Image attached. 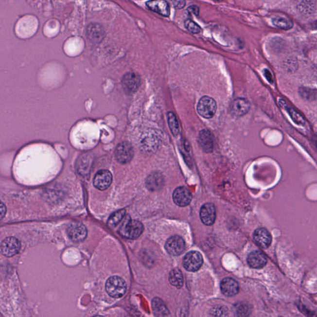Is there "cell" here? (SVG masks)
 I'll return each instance as SVG.
<instances>
[{"label":"cell","instance_id":"6da1fadb","mask_svg":"<svg viewBox=\"0 0 317 317\" xmlns=\"http://www.w3.org/2000/svg\"><path fill=\"white\" fill-rule=\"evenodd\" d=\"M144 227L141 223L136 220H131L127 217L120 228L119 232L122 236L129 239H136L143 232Z\"/></svg>","mask_w":317,"mask_h":317},{"label":"cell","instance_id":"7a4b0ae2","mask_svg":"<svg viewBox=\"0 0 317 317\" xmlns=\"http://www.w3.org/2000/svg\"><path fill=\"white\" fill-rule=\"evenodd\" d=\"M106 289L108 295L112 298H121L126 293V282L119 276H112L106 282Z\"/></svg>","mask_w":317,"mask_h":317},{"label":"cell","instance_id":"3957f363","mask_svg":"<svg viewBox=\"0 0 317 317\" xmlns=\"http://www.w3.org/2000/svg\"><path fill=\"white\" fill-rule=\"evenodd\" d=\"M217 104L211 97L204 96L199 101L197 105V112L205 119H211L216 114Z\"/></svg>","mask_w":317,"mask_h":317},{"label":"cell","instance_id":"277c9868","mask_svg":"<svg viewBox=\"0 0 317 317\" xmlns=\"http://www.w3.org/2000/svg\"><path fill=\"white\" fill-rule=\"evenodd\" d=\"M203 259L201 253L192 251L187 253L183 259V264L187 271L194 272L202 266Z\"/></svg>","mask_w":317,"mask_h":317},{"label":"cell","instance_id":"5b68a950","mask_svg":"<svg viewBox=\"0 0 317 317\" xmlns=\"http://www.w3.org/2000/svg\"><path fill=\"white\" fill-rule=\"evenodd\" d=\"M115 156L118 162L121 164H126L132 159L134 156V151L132 146L129 142H121L115 149Z\"/></svg>","mask_w":317,"mask_h":317},{"label":"cell","instance_id":"8992f818","mask_svg":"<svg viewBox=\"0 0 317 317\" xmlns=\"http://www.w3.org/2000/svg\"><path fill=\"white\" fill-rule=\"evenodd\" d=\"M67 234L70 239L75 242H82L87 237L88 230L86 226L79 222H74L67 228Z\"/></svg>","mask_w":317,"mask_h":317},{"label":"cell","instance_id":"52a82bcc","mask_svg":"<svg viewBox=\"0 0 317 317\" xmlns=\"http://www.w3.org/2000/svg\"><path fill=\"white\" fill-rule=\"evenodd\" d=\"M21 249V242L14 237H10L3 240L1 244L2 254L7 257H13L19 253Z\"/></svg>","mask_w":317,"mask_h":317},{"label":"cell","instance_id":"ba28073f","mask_svg":"<svg viewBox=\"0 0 317 317\" xmlns=\"http://www.w3.org/2000/svg\"><path fill=\"white\" fill-rule=\"evenodd\" d=\"M122 84L126 93H135L140 85V76L135 72H128L122 78Z\"/></svg>","mask_w":317,"mask_h":317},{"label":"cell","instance_id":"9c48e42d","mask_svg":"<svg viewBox=\"0 0 317 317\" xmlns=\"http://www.w3.org/2000/svg\"><path fill=\"white\" fill-rule=\"evenodd\" d=\"M185 248L184 240L178 235H174V236L170 237L166 244L167 252L171 255H180L185 250Z\"/></svg>","mask_w":317,"mask_h":317},{"label":"cell","instance_id":"30bf717a","mask_svg":"<svg viewBox=\"0 0 317 317\" xmlns=\"http://www.w3.org/2000/svg\"><path fill=\"white\" fill-rule=\"evenodd\" d=\"M112 182V175L107 170L97 172L94 178V186L100 190H105L110 187Z\"/></svg>","mask_w":317,"mask_h":317},{"label":"cell","instance_id":"8fae6325","mask_svg":"<svg viewBox=\"0 0 317 317\" xmlns=\"http://www.w3.org/2000/svg\"><path fill=\"white\" fill-rule=\"evenodd\" d=\"M198 144L205 153H211L214 149V138L212 133L208 130H201L199 133Z\"/></svg>","mask_w":317,"mask_h":317},{"label":"cell","instance_id":"7c38bea8","mask_svg":"<svg viewBox=\"0 0 317 317\" xmlns=\"http://www.w3.org/2000/svg\"><path fill=\"white\" fill-rule=\"evenodd\" d=\"M250 104L246 99L237 98L230 104V112L235 117H242L250 110Z\"/></svg>","mask_w":317,"mask_h":317},{"label":"cell","instance_id":"4fadbf2b","mask_svg":"<svg viewBox=\"0 0 317 317\" xmlns=\"http://www.w3.org/2000/svg\"><path fill=\"white\" fill-rule=\"evenodd\" d=\"M174 203L179 207H186L192 200V196L189 190L185 187H178L173 194Z\"/></svg>","mask_w":317,"mask_h":317},{"label":"cell","instance_id":"5bb4252c","mask_svg":"<svg viewBox=\"0 0 317 317\" xmlns=\"http://www.w3.org/2000/svg\"><path fill=\"white\" fill-rule=\"evenodd\" d=\"M253 237L256 244L263 248H268L272 242V237L265 228H258L253 233Z\"/></svg>","mask_w":317,"mask_h":317},{"label":"cell","instance_id":"9a60e30c","mask_svg":"<svg viewBox=\"0 0 317 317\" xmlns=\"http://www.w3.org/2000/svg\"><path fill=\"white\" fill-rule=\"evenodd\" d=\"M200 218L204 224L211 226L216 219V210L213 204L206 203L200 210Z\"/></svg>","mask_w":317,"mask_h":317},{"label":"cell","instance_id":"2e32d148","mask_svg":"<svg viewBox=\"0 0 317 317\" xmlns=\"http://www.w3.org/2000/svg\"><path fill=\"white\" fill-rule=\"evenodd\" d=\"M247 263L248 265L253 268H262L267 264L266 257L264 253L260 251H253L248 256Z\"/></svg>","mask_w":317,"mask_h":317},{"label":"cell","instance_id":"e0dca14e","mask_svg":"<svg viewBox=\"0 0 317 317\" xmlns=\"http://www.w3.org/2000/svg\"><path fill=\"white\" fill-rule=\"evenodd\" d=\"M147 7L154 12L164 17H168L170 15V6L166 1H149L146 3Z\"/></svg>","mask_w":317,"mask_h":317},{"label":"cell","instance_id":"ac0fdd59","mask_svg":"<svg viewBox=\"0 0 317 317\" xmlns=\"http://www.w3.org/2000/svg\"><path fill=\"white\" fill-rule=\"evenodd\" d=\"M239 284L234 279L227 278L222 281L221 290L222 293L226 296H234L239 292Z\"/></svg>","mask_w":317,"mask_h":317},{"label":"cell","instance_id":"d6986e66","mask_svg":"<svg viewBox=\"0 0 317 317\" xmlns=\"http://www.w3.org/2000/svg\"><path fill=\"white\" fill-rule=\"evenodd\" d=\"M146 187L151 191H156L160 189L164 184V178L160 173H155L151 174L147 178L146 182Z\"/></svg>","mask_w":317,"mask_h":317},{"label":"cell","instance_id":"ffe728a7","mask_svg":"<svg viewBox=\"0 0 317 317\" xmlns=\"http://www.w3.org/2000/svg\"><path fill=\"white\" fill-rule=\"evenodd\" d=\"M152 306L154 314L157 317H170V313L166 305L160 299L156 298L153 300Z\"/></svg>","mask_w":317,"mask_h":317},{"label":"cell","instance_id":"44dd1931","mask_svg":"<svg viewBox=\"0 0 317 317\" xmlns=\"http://www.w3.org/2000/svg\"><path fill=\"white\" fill-rule=\"evenodd\" d=\"M87 32L90 39L93 41H99L103 37L104 31L98 24H90Z\"/></svg>","mask_w":317,"mask_h":317},{"label":"cell","instance_id":"7402d4cb","mask_svg":"<svg viewBox=\"0 0 317 317\" xmlns=\"http://www.w3.org/2000/svg\"><path fill=\"white\" fill-rule=\"evenodd\" d=\"M169 282L173 286L181 288L183 285V278L182 272L179 269H173L170 273Z\"/></svg>","mask_w":317,"mask_h":317},{"label":"cell","instance_id":"603a6c76","mask_svg":"<svg viewBox=\"0 0 317 317\" xmlns=\"http://www.w3.org/2000/svg\"><path fill=\"white\" fill-rule=\"evenodd\" d=\"M167 118H168V123L170 130H171L172 133L174 136H177L179 134L180 126L177 119L174 115L173 112H169L167 114Z\"/></svg>","mask_w":317,"mask_h":317},{"label":"cell","instance_id":"cb8c5ba5","mask_svg":"<svg viewBox=\"0 0 317 317\" xmlns=\"http://www.w3.org/2000/svg\"><path fill=\"white\" fill-rule=\"evenodd\" d=\"M229 310L225 305H216L210 310L208 317H228Z\"/></svg>","mask_w":317,"mask_h":317},{"label":"cell","instance_id":"d4e9b609","mask_svg":"<svg viewBox=\"0 0 317 317\" xmlns=\"http://www.w3.org/2000/svg\"><path fill=\"white\" fill-rule=\"evenodd\" d=\"M274 26L277 27L278 28L284 29V30H289L293 28V23L291 20L283 17H276L273 19Z\"/></svg>","mask_w":317,"mask_h":317},{"label":"cell","instance_id":"484cf974","mask_svg":"<svg viewBox=\"0 0 317 317\" xmlns=\"http://www.w3.org/2000/svg\"><path fill=\"white\" fill-rule=\"evenodd\" d=\"M280 104L282 107L286 108L287 112H289L290 116L291 117L292 119L293 120L294 122H296V123L299 124H303L305 123V121L304 119H303V118L299 114H298V112H296L293 108L289 107L284 101H280Z\"/></svg>","mask_w":317,"mask_h":317},{"label":"cell","instance_id":"4316f807","mask_svg":"<svg viewBox=\"0 0 317 317\" xmlns=\"http://www.w3.org/2000/svg\"><path fill=\"white\" fill-rule=\"evenodd\" d=\"M252 312V307L247 303H242L236 308V315L238 317H248Z\"/></svg>","mask_w":317,"mask_h":317},{"label":"cell","instance_id":"83f0119b","mask_svg":"<svg viewBox=\"0 0 317 317\" xmlns=\"http://www.w3.org/2000/svg\"><path fill=\"white\" fill-rule=\"evenodd\" d=\"M124 215H125V211L124 210H120L114 212V214L111 215L109 219H108V224L111 226H117L123 218Z\"/></svg>","mask_w":317,"mask_h":317},{"label":"cell","instance_id":"f1b7e54d","mask_svg":"<svg viewBox=\"0 0 317 317\" xmlns=\"http://www.w3.org/2000/svg\"><path fill=\"white\" fill-rule=\"evenodd\" d=\"M185 26L188 31L193 34L200 33L201 31L200 27L191 19H187L185 21Z\"/></svg>","mask_w":317,"mask_h":317},{"label":"cell","instance_id":"f546056e","mask_svg":"<svg viewBox=\"0 0 317 317\" xmlns=\"http://www.w3.org/2000/svg\"><path fill=\"white\" fill-rule=\"evenodd\" d=\"M187 11L190 14H194L195 16H198L199 13H200V10H199L198 6L194 5L190 6V7L188 8Z\"/></svg>","mask_w":317,"mask_h":317},{"label":"cell","instance_id":"4dcf8cb0","mask_svg":"<svg viewBox=\"0 0 317 317\" xmlns=\"http://www.w3.org/2000/svg\"><path fill=\"white\" fill-rule=\"evenodd\" d=\"M172 3H173L174 7L177 9H181L184 7L186 2L185 1H173Z\"/></svg>","mask_w":317,"mask_h":317},{"label":"cell","instance_id":"1f68e13d","mask_svg":"<svg viewBox=\"0 0 317 317\" xmlns=\"http://www.w3.org/2000/svg\"><path fill=\"white\" fill-rule=\"evenodd\" d=\"M264 76L266 77L267 80H268L269 83H273L272 74H271L270 71H269L268 70L265 69L264 70Z\"/></svg>","mask_w":317,"mask_h":317},{"label":"cell","instance_id":"d6a6232c","mask_svg":"<svg viewBox=\"0 0 317 317\" xmlns=\"http://www.w3.org/2000/svg\"><path fill=\"white\" fill-rule=\"evenodd\" d=\"M0 210H1V211H0V218L3 219L6 212V208L3 202H1V205H0Z\"/></svg>","mask_w":317,"mask_h":317},{"label":"cell","instance_id":"836d02e7","mask_svg":"<svg viewBox=\"0 0 317 317\" xmlns=\"http://www.w3.org/2000/svg\"><path fill=\"white\" fill-rule=\"evenodd\" d=\"M314 27L315 28L317 29V21L314 22Z\"/></svg>","mask_w":317,"mask_h":317},{"label":"cell","instance_id":"e575fe53","mask_svg":"<svg viewBox=\"0 0 317 317\" xmlns=\"http://www.w3.org/2000/svg\"><path fill=\"white\" fill-rule=\"evenodd\" d=\"M104 317L100 316H94V317Z\"/></svg>","mask_w":317,"mask_h":317},{"label":"cell","instance_id":"d590c367","mask_svg":"<svg viewBox=\"0 0 317 317\" xmlns=\"http://www.w3.org/2000/svg\"></svg>","mask_w":317,"mask_h":317}]
</instances>
